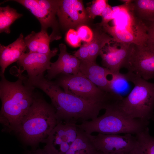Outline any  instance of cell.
Masks as SVG:
<instances>
[{
    "label": "cell",
    "mask_w": 154,
    "mask_h": 154,
    "mask_svg": "<svg viewBox=\"0 0 154 154\" xmlns=\"http://www.w3.org/2000/svg\"><path fill=\"white\" fill-rule=\"evenodd\" d=\"M29 84L38 88L50 98L58 123L64 122L77 124L94 120L104 109V102L88 100L63 91L55 82L44 75L29 78Z\"/></svg>",
    "instance_id": "1"
},
{
    "label": "cell",
    "mask_w": 154,
    "mask_h": 154,
    "mask_svg": "<svg viewBox=\"0 0 154 154\" xmlns=\"http://www.w3.org/2000/svg\"><path fill=\"white\" fill-rule=\"evenodd\" d=\"M19 72L18 79L12 82L4 75H0V98L1 106L0 123L3 129L14 132L32 104L37 93L35 87L27 81L26 77Z\"/></svg>",
    "instance_id": "2"
},
{
    "label": "cell",
    "mask_w": 154,
    "mask_h": 154,
    "mask_svg": "<svg viewBox=\"0 0 154 154\" xmlns=\"http://www.w3.org/2000/svg\"><path fill=\"white\" fill-rule=\"evenodd\" d=\"M58 123L55 110L37 93L33 103L14 132L24 145L36 149Z\"/></svg>",
    "instance_id": "3"
},
{
    "label": "cell",
    "mask_w": 154,
    "mask_h": 154,
    "mask_svg": "<svg viewBox=\"0 0 154 154\" xmlns=\"http://www.w3.org/2000/svg\"><path fill=\"white\" fill-rule=\"evenodd\" d=\"M120 100L106 102L105 113L96 119L76 124L78 127L88 133L93 132L106 134L130 133L136 134L144 129L149 122L125 116L118 106Z\"/></svg>",
    "instance_id": "4"
},
{
    "label": "cell",
    "mask_w": 154,
    "mask_h": 154,
    "mask_svg": "<svg viewBox=\"0 0 154 154\" xmlns=\"http://www.w3.org/2000/svg\"><path fill=\"white\" fill-rule=\"evenodd\" d=\"M123 75L125 80L132 82L134 86L119 102L120 110L128 118L149 122L154 117V83L130 72Z\"/></svg>",
    "instance_id": "5"
},
{
    "label": "cell",
    "mask_w": 154,
    "mask_h": 154,
    "mask_svg": "<svg viewBox=\"0 0 154 154\" xmlns=\"http://www.w3.org/2000/svg\"><path fill=\"white\" fill-rule=\"evenodd\" d=\"M112 9L114 25L108 24L102 27L108 33L117 41L128 44H140L147 41V26L133 15L125 4Z\"/></svg>",
    "instance_id": "6"
},
{
    "label": "cell",
    "mask_w": 154,
    "mask_h": 154,
    "mask_svg": "<svg viewBox=\"0 0 154 154\" xmlns=\"http://www.w3.org/2000/svg\"><path fill=\"white\" fill-rule=\"evenodd\" d=\"M60 75L55 82L65 92L88 100H106L109 93L99 88L80 72L75 74Z\"/></svg>",
    "instance_id": "7"
},
{
    "label": "cell",
    "mask_w": 154,
    "mask_h": 154,
    "mask_svg": "<svg viewBox=\"0 0 154 154\" xmlns=\"http://www.w3.org/2000/svg\"><path fill=\"white\" fill-rule=\"evenodd\" d=\"M147 42L130 44L124 66L146 80L154 78V50Z\"/></svg>",
    "instance_id": "8"
},
{
    "label": "cell",
    "mask_w": 154,
    "mask_h": 154,
    "mask_svg": "<svg viewBox=\"0 0 154 154\" xmlns=\"http://www.w3.org/2000/svg\"><path fill=\"white\" fill-rule=\"evenodd\" d=\"M96 149L116 154H135L138 145L136 136L130 133L124 135L98 133L92 135Z\"/></svg>",
    "instance_id": "9"
},
{
    "label": "cell",
    "mask_w": 154,
    "mask_h": 154,
    "mask_svg": "<svg viewBox=\"0 0 154 154\" xmlns=\"http://www.w3.org/2000/svg\"><path fill=\"white\" fill-rule=\"evenodd\" d=\"M78 130L76 124L59 122L45 140V146L55 154H65L76 139Z\"/></svg>",
    "instance_id": "10"
},
{
    "label": "cell",
    "mask_w": 154,
    "mask_h": 154,
    "mask_svg": "<svg viewBox=\"0 0 154 154\" xmlns=\"http://www.w3.org/2000/svg\"><path fill=\"white\" fill-rule=\"evenodd\" d=\"M56 15L60 24L65 29L83 25L89 17L82 0H59Z\"/></svg>",
    "instance_id": "11"
},
{
    "label": "cell",
    "mask_w": 154,
    "mask_h": 154,
    "mask_svg": "<svg viewBox=\"0 0 154 154\" xmlns=\"http://www.w3.org/2000/svg\"><path fill=\"white\" fill-rule=\"evenodd\" d=\"M58 51L56 48L47 54L29 52L24 53L17 62L19 68L22 69L19 72L26 71L28 78L44 75L45 71L50 69V59Z\"/></svg>",
    "instance_id": "12"
},
{
    "label": "cell",
    "mask_w": 154,
    "mask_h": 154,
    "mask_svg": "<svg viewBox=\"0 0 154 154\" xmlns=\"http://www.w3.org/2000/svg\"><path fill=\"white\" fill-rule=\"evenodd\" d=\"M130 45L117 41L114 38L106 43L100 54L103 65L114 73H120V69L124 68Z\"/></svg>",
    "instance_id": "13"
},
{
    "label": "cell",
    "mask_w": 154,
    "mask_h": 154,
    "mask_svg": "<svg viewBox=\"0 0 154 154\" xmlns=\"http://www.w3.org/2000/svg\"><path fill=\"white\" fill-rule=\"evenodd\" d=\"M59 47L60 52L58 58L56 62H51L50 69L47 71L45 77L49 80L60 74H75L80 72V60L67 52L64 44H60Z\"/></svg>",
    "instance_id": "14"
},
{
    "label": "cell",
    "mask_w": 154,
    "mask_h": 154,
    "mask_svg": "<svg viewBox=\"0 0 154 154\" xmlns=\"http://www.w3.org/2000/svg\"><path fill=\"white\" fill-rule=\"evenodd\" d=\"M18 2L23 6L34 15L38 19L41 25V31H46L48 28L53 29L50 35L52 40L59 38L56 35L57 26L56 15V14L52 12L41 5L35 0H12Z\"/></svg>",
    "instance_id": "15"
},
{
    "label": "cell",
    "mask_w": 154,
    "mask_h": 154,
    "mask_svg": "<svg viewBox=\"0 0 154 154\" xmlns=\"http://www.w3.org/2000/svg\"><path fill=\"white\" fill-rule=\"evenodd\" d=\"M80 61V72L99 88L111 93L110 81L107 76L113 72L106 68L99 66L96 62Z\"/></svg>",
    "instance_id": "16"
},
{
    "label": "cell",
    "mask_w": 154,
    "mask_h": 154,
    "mask_svg": "<svg viewBox=\"0 0 154 154\" xmlns=\"http://www.w3.org/2000/svg\"><path fill=\"white\" fill-rule=\"evenodd\" d=\"M28 49L24 41L23 34L13 42L7 46L0 45V75H4L7 67L17 62Z\"/></svg>",
    "instance_id": "17"
},
{
    "label": "cell",
    "mask_w": 154,
    "mask_h": 154,
    "mask_svg": "<svg viewBox=\"0 0 154 154\" xmlns=\"http://www.w3.org/2000/svg\"><path fill=\"white\" fill-rule=\"evenodd\" d=\"M124 4L133 15L144 23L154 22V0H131Z\"/></svg>",
    "instance_id": "18"
},
{
    "label": "cell",
    "mask_w": 154,
    "mask_h": 154,
    "mask_svg": "<svg viewBox=\"0 0 154 154\" xmlns=\"http://www.w3.org/2000/svg\"><path fill=\"white\" fill-rule=\"evenodd\" d=\"M24 41L29 52L47 54L51 51L49 44L51 38L46 31H33L24 38Z\"/></svg>",
    "instance_id": "19"
},
{
    "label": "cell",
    "mask_w": 154,
    "mask_h": 154,
    "mask_svg": "<svg viewBox=\"0 0 154 154\" xmlns=\"http://www.w3.org/2000/svg\"><path fill=\"white\" fill-rule=\"evenodd\" d=\"M93 29L92 40L86 43L90 56V61L96 62L97 56L105 45L113 38L104 29L99 23Z\"/></svg>",
    "instance_id": "20"
},
{
    "label": "cell",
    "mask_w": 154,
    "mask_h": 154,
    "mask_svg": "<svg viewBox=\"0 0 154 154\" xmlns=\"http://www.w3.org/2000/svg\"><path fill=\"white\" fill-rule=\"evenodd\" d=\"M77 137L65 154H94L96 150L92 135L78 127Z\"/></svg>",
    "instance_id": "21"
},
{
    "label": "cell",
    "mask_w": 154,
    "mask_h": 154,
    "mask_svg": "<svg viewBox=\"0 0 154 154\" xmlns=\"http://www.w3.org/2000/svg\"><path fill=\"white\" fill-rule=\"evenodd\" d=\"M23 14L18 13L17 10L7 5L0 7V32L7 34L11 32L10 27L15 20L20 18Z\"/></svg>",
    "instance_id": "22"
},
{
    "label": "cell",
    "mask_w": 154,
    "mask_h": 154,
    "mask_svg": "<svg viewBox=\"0 0 154 154\" xmlns=\"http://www.w3.org/2000/svg\"><path fill=\"white\" fill-rule=\"evenodd\" d=\"M147 127L135 135L138 145L135 154H154V137L149 132Z\"/></svg>",
    "instance_id": "23"
},
{
    "label": "cell",
    "mask_w": 154,
    "mask_h": 154,
    "mask_svg": "<svg viewBox=\"0 0 154 154\" xmlns=\"http://www.w3.org/2000/svg\"><path fill=\"white\" fill-rule=\"evenodd\" d=\"M108 4L107 0L93 1L91 6L86 9L89 18L94 19L97 16H101L102 13Z\"/></svg>",
    "instance_id": "24"
},
{
    "label": "cell",
    "mask_w": 154,
    "mask_h": 154,
    "mask_svg": "<svg viewBox=\"0 0 154 154\" xmlns=\"http://www.w3.org/2000/svg\"><path fill=\"white\" fill-rule=\"evenodd\" d=\"M77 31L81 40L86 43H89L92 40L93 32L88 26L81 25L78 27Z\"/></svg>",
    "instance_id": "25"
},
{
    "label": "cell",
    "mask_w": 154,
    "mask_h": 154,
    "mask_svg": "<svg viewBox=\"0 0 154 154\" xmlns=\"http://www.w3.org/2000/svg\"><path fill=\"white\" fill-rule=\"evenodd\" d=\"M67 42L71 46L77 47L81 46V40L76 31L73 29H69L66 37Z\"/></svg>",
    "instance_id": "26"
},
{
    "label": "cell",
    "mask_w": 154,
    "mask_h": 154,
    "mask_svg": "<svg viewBox=\"0 0 154 154\" xmlns=\"http://www.w3.org/2000/svg\"><path fill=\"white\" fill-rule=\"evenodd\" d=\"M102 21L99 23L102 27L108 24V23L114 18V12L112 8L108 4L102 13Z\"/></svg>",
    "instance_id": "27"
},
{
    "label": "cell",
    "mask_w": 154,
    "mask_h": 154,
    "mask_svg": "<svg viewBox=\"0 0 154 154\" xmlns=\"http://www.w3.org/2000/svg\"><path fill=\"white\" fill-rule=\"evenodd\" d=\"M74 55L80 60L90 61V56L86 43L80 47Z\"/></svg>",
    "instance_id": "28"
},
{
    "label": "cell",
    "mask_w": 154,
    "mask_h": 154,
    "mask_svg": "<svg viewBox=\"0 0 154 154\" xmlns=\"http://www.w3.org/2000/svg\"><path fill=\"white\" fill-rule=\"evenodd\" d=\"M147 28L148 39V44L154 50V22L146 23Z\"/></svg>",
    "instance_id": "29"
},
{
    "label": "cell",
    "mask_w": 154,
    "mask_h": 154,
    "mask_svg": "<svg viewBox=\"0 0 154 154\" xmlns=\"http://www.w3.org/2000/svg\"><path fill=\"white\" fill-rule=\"evenodd\" d=\"M31 151L33 154H55L45 146L42 149H36Z\"/></svg>",
    "instance_id": "30"
},
{
    "label": "cell",
    "mask_w": 154,
    "mask_h": 154,
    "mask_svg": "<svg viewBox=\"0 0 154 154\" xmlns=\"http://www.w3.org/2000/svg\"><path fill=\"white\" fill-rule=\"evenodd\" d=\"M96 154H115L114 153H104L103 152H101L100 151H99L98 152H96Z\"/></svg>",
    "instance_id": "31"
},
{
    "label": "cell",
    "mask_w": 154,
    "mask_h": 154,
    "mask_svg": "<svg viewBox=\"0 0 154 154\" xmlns=\"http://www.w3.org/2000/svg\"><path fill=\"white\" fill-rule=\"evenodd\" d=\"M25 154H33L31 151L27 150L26 151L25 153Z\"/></svg>",
    "instance_id": "32"
}]
</instances>
